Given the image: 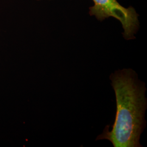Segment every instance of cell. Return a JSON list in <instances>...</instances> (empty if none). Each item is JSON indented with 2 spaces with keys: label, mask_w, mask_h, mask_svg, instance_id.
Segmentation results:
<instances>
[{
  "label": "cell",
  "mask_w": 147,
  "mask_h": 147,
  "mask_svg": "<svg viewBox=\"0 0 147 147\" xmlns=\"http://www.w3.org/2000/svg\"><path fill=\"white\" fill-rule=\"evenodd\" d=\"M116 96L115 121L106 126L96 140H106L115 147H142L140 141L146 126V87L131 69L116 70L110 76Z\"/></svg>",
  "instance_id": "1"
},
{
  "label": "cell",
  "mask_w": 147,
  "mask_h": 147,
  "mask_svg": "<svg viewBox=\"0 0 147 147\" xmlns=\"http://www.w3.org/2000/svg\"><path fill=\"white\" fill-rule=\"evenodd\" d=\"M94 5L89 8L90 16L102 21L113 17L121 22L124 30L123 37L126 40L135 38L140 27L138 15L131 7L126 8L121 5L117 0H93Z\"/></svg>",
  "instance_id": "2"
}]
</instances>
